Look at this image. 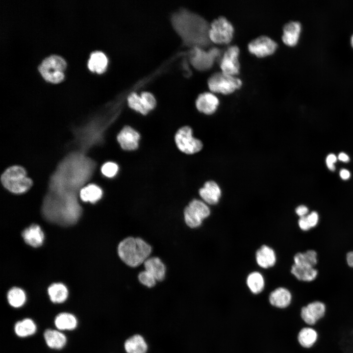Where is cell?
<instances>
[{
	"instance_id": "6da1fadb",
	"label": "cell",
	"mask_w": 353,
	"mask_h": 353,
	"mask_svg": "<svg viewBox=\"0 0 353 353\" xmlns=\"http://www.w3.org/2000/svg\"><path fill=\"white\" fill-rule=\"evenodd\" d=\"M171 21L185 45L202 48L210 44V25L201 16L182 8L173 14Z\"/></svg>"
},
{
	"instance_id": "7a4b0ae2",
	"label": "cell",
	"mask_w": 353,
	"mask_h": 353,
	"mask_svg": "<svg viewBox=\"0 0 353 353\" xmlns=\"http://www.w3.org/2000/svg\"><path fill=\"white\" fill-rule=\"evenodd\" d=\"M151 247L138 237H128L120 242L118 253L120 259L127 266L136 267L149 258Z\"/></svg>"
},
{
	"instance_id": "3957f363",
	"label": "cell",
	"mask_w": 353,
	"mask_h": 353,
	"mask_svg": "<svg viewBox=\"0 0 353 353\" xmlns=\"http://www.w3.org/2000/svg\"><path fill=\"white\" fill-rule=\"evenodd\" d=\"M0 180L5 188L15 194L27 191L33 184L32 180L26 176L25 169L19 166L8 168L1 176Z\"/></svg>"
},
{
	"instance_id": "277c9868",
	"label": "cell",
	"mask_w": 353,
	"mask_h": 353,
	"mask_svg": "<svg viewBox=\"0 0 353 353\" xmlns=\"http://www.w3.org/2000/svg\"><path fill=\"white\" fill-rule=\"evenodd\" d=\"M174 141L177 149L186 155L196 154L203 147L202 142L194 136L193 129L189 126H183L177 130Z\"/></svg>"
},
{
	"instance_id": "5b68a950",
	"label": "cell",
	"mask_w": 353,
	"mask_h": 353,
	"mask_svg": "<svg viewBox=\"0 0 353 353\" xmlns=\"http://www.w3.org/2000/svg\"><path fill=\"white\" fill-rule=\"evenodd\" d=\"M207 83L211 91L226 95L233 93L242 85L240 78L222 71L213 74L209 77Z\"/></svg>"
},
{
	"instance_id": "8992f818",
	"label": "cell",
	"mask_w": 353,
	"mask_h": 353,
	"mask_svg": "<svg viewBox=\"0 0 353 353\" xmlns=\"http://www.w3.org/2000/svg\"><path fill=\"white\" fill-rule=\"evenodd\" d=\"M66 66V63L63 58L51 55L43 60L39 66V70L46 80L57 83L63 79V71Z\"/></svg>"
},
{
	"instance_id": "52a82bcc",
	"label": "cell",
	"mask_w": 353,
	"mask_h": 353,
	"mask_svg": "<svg viewBox=\"0 0 353 353\" xmlns=\"http://www.w3.org/2000/svg\"><path fill=\"white\" fill-rule=\"evenodd\" d=\"M234 31L232 24L225 17H219L210 24L209 38L216 44H228L232 39Z\"/></svg>"
},
{
	"instance_id": "ba28073f",
	"label": "cell",
	"mask_w": 353,
	"mask_h": 353,
	"mask_svg": "<svg viewBox=\"0 0 353 353\" xmlns=\"http://www.w3.org/2000/svg\"><path fill=\"white\" fill-rule=\"evenodd\" d=\"M192 51L191 63L196 69L201 71L210 68L221 55V51L217 48H211L205 51L202 48L194 47Z\"/></svg>"
},
{
	"instance_id": "9c48e42d",
	"label": "cell",
	"mask_w": 353,
	"mask_h": 353,
	"mask_svg": "<svg viewBox=\"0 0 353 353\" xmlns=\"http://www.w3.org/2000/svg\"><path fill=\"white\" fill-rule=\"evenodd\" d=\"M141 138L140 132L128 125L125 126L116 135V140L120 148L126 151L137 150Z\"/></svg>"
},
{
	"instance_id": "30bf717a",
	"label": "cell",
	"mask_w": 353,
	"mask_h": 353,
	"mask_svg": "<svg viewBox=\"0 0 353 353\" xmlns=\"http://www.w3.org/2000/svg\"><path fill=\"white\" fill-rule=\"evenodd\" d=\"M239 52L238 47L235 45L230 46L227 49L220 61V67L222 72L234 76L239 73Z\"/></svg>"
},
{
	"instance_id": "8fae6325",
	"label": "cell",
	"mask_w": 353,
	"mask_h": 353,
	"mask_svg": "<svg viewBox=\"0 0 353 353\" xmlns=\"http://www.w3.org/2000/svg\"><path fill=\"white\" fill-rule=\"evenodd\" d=\"M326 312V306L320 301H314L302 307L300 316L307 327H313L322 319Z\"/></svg>"
},
{
	"instance_id": "7c38bea8",
	"label": "cell",
	"mask_w": 353,
	"mask_h": 353,
	"mask_svg": "<svg viewBox=\"0 0 353 353\" xmlns=\"http://www.w3.org/2000/svg\"><path fill=\"white\" fill-rule=\"evenodd\" d=\"M277 48V43L265 35L256 38L248 45L249 52L258 57H264L273 54Z\"/></svg>"
},
{
	"instance_id": "4fadbf2b",
	"label": "cell",
	"mask_w": 353,
	"mask_h": 353,
	"mask_svg": "<svg viewBox=\"0 0 353 353\" xmlns=\"http://www.w3.org/2000/svg\"><path fill=\"white\" fill-rule=\"evenodd\" d=\"M195 103L199 111L206 115H210L217 110L219 101L213 93L206 92L198 96Z\"/></svg>"
},
{
	"instance_id": "5bb4252c",
	"label": "cell",
	"mask_w": 353,
	"mask_h": 353,
	"mask_svg": "<svg viewBox=\"0 0 353 353\" xmlns=\"http://www.w3.org/2000/svg\"><path fill=\"white\" fill-rule=\"evenodd\" d=\"M199 194L206 204H217L221 196V190L219 185L214 181H207L200 188Z\"/></svg>"
},
{
	"instance_id": "9a60e30c",
	"label": "cell",
	"mask_w": 353,
	"mask_h": 353,
	"mask_svg": "<svg viewBox=\"0 0 353 353\" xmlns=\"http://www.w3.org/2000/svg\"><path fill=\"white\" fill-rule=\"evenodd\" d=\"M301 29V24L299 22L291 21L286 24L283 27V42L287 46H295L298 42Z\"/></svg>"
},
{
	"instance_id": "2e32d148",
	"label": "cell",
	"mask_w": 353,
	"mask_h": 353,
	"mask_svg": "<svg viewBox=\"0 0 353 353\" xmlns=\"http://www.w3.org/2000/svg\"><path fill=\"white\" fill-rule=\"evenodd\" d=\"M292 295L289 289L279 287L270 294L269 300L270 303L277 307L284 308L288 306L291 303Z\"/></svg>"
},
{
	"instance_id": "e0dca14e",
	"label": "cell",
	"mask_w": 353,
	"mask_h": 353,
	"mask_svg": "<svg viewBox=\"0 0 353 353\" xmlns=\"http://www.w3.org/2000/svg\"><path fill=\"white\" fill-rule=\"evenodd\" d=\"M290 272L297 279L303 282L312 281L318 275V271L314 267L304 264H293Z\"/></svg>"
},
{
	"instance_id": "ac0fdd59",
	"label": "cell",
	"mask_w": 353,
	"mask_h": 353,
	"mask_svg": "<svg viewBox=\"0 0 353 353\" xmlns=\"http://www.w3.org/2000/svg\"><path fill=\"white\" fill-rule=\"evenodd\" d=\"M255 259L259 266L267 269L275 265L277 258L274 250L267 245H263L256 251Z\"/></svg>"
},
{
	"instance_id": "d6986e66",
	"label": "cell",
	"mask_w": 353,
	"mask_h": 353,
	"mask_svg": "<svg viewBox=\"0 0 353 353\" xmlns=\"http://www.w3.org/2000/svg\"><path fill=\"white\" fill-rule=\"evenodd\" d=\"M145 270L151 274L156 281H162L165 278L166 268L157 257L148 258L144 263Z\"/></svg>"
},
{
	"instance_id": "ffe728a7",
	"label": "cell",
	"mask_w": 353,
	"mask_h": 353,
	"mask_svg": "<svg viewBox=\"0 0 353 353\" xmlns=\"http://www.w3.org/2000/svg\"><path fill=\"white\" fill-rule=\"evenodd\" d=\"M22 236L27 244L34 247L41 246L43 242V232L40 227L36 225L30 226L25 229Z\"/></svg>"
},
{
	"instance_id": "44dd1931",
	"label": "cell",
	"mask_w": 353,
	"mask_h": 353,
	"mask_svg": "<svg viewBox=\"0 0 353 353\" xmlns=\"http://www.w3.org/2000/svg\"><path fill=\"white\" fill-rule=\"evenodd\" d=\"M318 338L317 331L312 327H304L299 331L297 339L299 344L303 348L309 349L316 343Z\"/></svg>"
},
{
	"instance_id": "7402d4cb",
	"label": "cell",
	"mask_w": 353,
	"mask_h": 353,
	"mask_svg": "<svg viewBox=\"0 0 353 353\" xmlns=\"http://www.w3.org/2000/svg\"><path fill=\"white\" fill-rule=\"evenodd\" d=\"M44 336L47 345L52 349H61L66 343L65 335L58 330L46 329L44 333Z\"/></svg>"
},
{
	"instance_id": "603a6c76",
	"label": "cell",
	"mask_w": 353,
	"mask_h": 353,
	"mask_svg": "<svg viewBox=\"0 0 353 353\" xmlns=\"http://www.w3.org/2000/svg\"><path fill=\"white\" fill-rule=\"evenodd\" d=\"M124 347L127 353H146L148 350L145 340L139 334H135L127 339Z\"/></svg>"
},
{
	"instance_id": "cb8c5ba5",
	"label": "cell",
	"mask_w": 353,
	"mask_h": 353,
	"mask_svg": "<svg viewBox=\"0 0 353 353\" xmlns=\"http://www.w3.org/2000/svg\"><path fill=\"white\" fill-rule=\"evenodd\" d=\"M108 60L105 54L101 51H95L91 53L88 62L89 69L98 73H102L106 68Z\"/></svg>"
},
{
	"instance_id": "d4e9b609",
	"label": "cell",
	"mask_w": 353,
	"mask_h": 353,
	"mask_svg": "<svg viewBox=\"0 0 353 353\" xmlns=\"http://www.w3.org/2000/svg\"><path fill=\"white\" fill-rule=\"evenodd\" d=\"M102 194V190L99 186L90 184L81 189L80 197L84 202L95 203L101 198Z\"/></svg>"
},
{
	"instance_id": "484cf974",
	"label": "cell",
	"mask_w": 353,
	"mask_h": 353,
	"mask_svg": "<svg viewBox=\"0 0 353 353\" xmlns=\"http://www.w3.org/2000/svg\"><path fill=\"white\" fill-rule=\"evenodd\" d=\"M246 283L250 291L254 294L261 292L265 285L263 276L257 271L252 272L248 275Z\"/></svg>"
},
{
	"instance_id": "4316f807",
	"label": "cell",
	"mask_w": 353,
	"mask_h": 353,
	"mask_svg": "<svg viewBox=\"0 0 353 353\" xmlns=\"http://www.w3.org/2000/svg\"><path fill=\"white\" fill-rule=\"evenodd\" d=\"M54 324L60 330H72L76 328L77 320L74 315L69 313H61L55 317Z\"/></svg>"
},
{
	"instance_id": "83f0119b",
	"label": "cell",
	"mask_w": 353,
	"mask_h": 353,
	"mask_svg": "<svg viewBox=\"0 0 353 353\" xmlns=\"http://www.w3.org/2000/svg\"><path fill=\"white\" fill-rule=\"evenodd\" d=\"M48 294L53 303H61L67 299L68 292L64 284L57 283L52 284L49 287Z\"/></svg>"
},
{
	"instance_id": "f1b7e54d",
	"label": "cell",
	"mask_w": 353,
	"mask_h": 353,
	"mask_svg": "<svg viewBox=\"0 0 353 353\" xmlns=\"http://www.w3.org/2000/svg\"><path fill=\"white\" fill-rule=\"evenodd\" d=\"M36 329V325L30 319L26 318L18 321L15 325L16 334L19 337H26L34 334Z\"/></svg>"
},
{
	"instance_id": "f546056e",
	"label": "cell",
	"mask_w": 353,
	"mask_h": 353,
	"mask_svg": "<svg viewBox=\"0 0 353 353\" xmlns=\"http://www.w3.org/2000/svg\"><path fill=\"white\" fill-rule=\"evenodd\" d=\"M293 260L294 264L308 265L315 267L318 262L317 253L312 250L298 252L294 256Z\"/></svg>"
},
{
	"instance_id": "4dcf8cb0",
	"label": "cell",
	"mask_w": 353,
	"mask_h": 353,
	"mask_svg": "<svg viewBox=\"0 0 353 353\" xmlns=\"http://www.w3.org/2000/svg\"><path fill=\"white\" fill-rule=\"evenodd\" d=\"M127 101L130 108L143 116H146L149 114L150 112L146 108L140 95L136 93H130L127 97Z\"/></svg>"
},
{
	"instance_id": "1f68e13d",
	"label": "cell",
	"mask_w": 353,
	"mask_h": 353,
	"mask_svg": "<svg viewBox=\"0 0 353 353\" xmlns=\"http://www.w3.org/2000/svg\"><path fill=\"white\" fill-rule=\"evenodd\" d=\"M25 299L24 291L19 288H12L8 292V302L10 305L14 307L18 308L22 306L25 303Z\"/></svg>"
},
{
	"instance_id": "d6a6232c",
	"label": "cell",
	"mask_w": 353,
	"mask_h": 353,
	"mask_svg": "<svg viewBox=\"0 0 353 353\" xmlns=\"http://www.w3.org/2000/svg\"><path fill=\"white\" fill-rule=\"evenodd\" d=\"M188 206L202 220L207 218L210 214V210L203 201L193 199L189 202Z\"/></svg>"
},
{
	"instance_id": "836d02e7",
	"label": "cell",
	"mask_w": 353,
	"mask_h": 353,
	"mask_svg": "<svg viewBox=\"0 0 353 353\" xmlns=\"http://www.w3.org/2000/svg\"><path fill=\"white\" fill-rule=\"evenodd\" d=\"M183 213L185 222L190 227L196 228L202 225L203 220L187 205L185 207Z\"/></svg>"
},
{
	"instance_id": "e575fe53",
	"label": "cell",
	"mask_w": 353,
	"mask_h": 353,
	"mask_svg": "<svg viewBox=\"0 0 353 353\" xmlns=\"http://www.w3.org/2000/svg\"><path fill=\"white\" fill-rule=\"evenodd\" d=\"M119 165L113 161H107L102 165L101 171L102 174L108 178L115 177L119 172Z\"/></svg>"
},
{
	"instance_id": "d590c367",
	"label": "cell",
	"mask_w": 353,
	"mask_h": 353,
	"mask_svg": "<svg viewBox=\"0 0 353 353\" xmlns=\"http://www.w3.org/2000/svg\"><path fill=\"white\" fill-rule=\"evenodd\" d=\"M138 279L141 283L149 288L153 287L156 282L154 277L146 270L142 271L139 274Z\"/></svg>"
},
{
	"instance_id": "8d00e7d4",
	"label": "cell",
	"mask_w": 353,
	"mask_h": 353,
	"mask_svg": "<svg viewBox=\"0 0 353 353\" xmlns=\"http://www.w3.org/2000/svg\"><path fill=\"white\" fill-rule=\"evenodd\" d=\"M140 96L146 108L149 112L155 108L156 105V101L151 93L143 92L141 93Z\"/></svg>"
},
{
	"instance_id": "74e56055",
	"label": "cell",
	"mask_w": 353,
	"mask_h": 353,
	"mask_svg": "<svg viewBox=\"0 0 353 353\" xmlns=\"http://www.w3.org/2000/svg\"><path fill=\"white\" fill-rule=\"evenodd\" d=\"M305 217L311 229L316 227L318 225L319 222V215L317 211H310L306 216H305Z\"/></svg>"
},
{
	"instance_id": "f35d334b",
	"label": "cell",
	"mask_w": 353,
	"mask_h": 353,
	"mask_svg": "<svg viewBox=\"0 0 353 353\" xmlns=\"http://www.w3.org/2000/svg\"><path fill=\"white\" fill-rule=\"evenodd\" d=\"M310 212L309 208L303 204L298 205L295 208V212L299 218L306 216Z\"/></svg>"
},
{
	"instance_id": "ab89813d",
	"label": "cell",
	"mask_w": 353,
	"mask_h": 353,
	"mask_svg": "<svg viewBox=\"0 0 353 353\" xmlns=\"http://www.w3.org/2000/svg\"><path fill=\"white\" fill-rule=\"evenodd\" d=\"M337 160V158L336 156L333 153H330L327 156L326 163L329 170L331 171H335V167L334 163L336 162Z\"/></svg>"
},
{
	"instance_id": "60d3db41",
	"label": "cell",
	"mask_w": 353,
	"mask_h": 353,
	"mask_svg": "<svg viewBox=\"0 0 353 353\" xmlns=\"http://www.w3.org/2000/svg\"><path fill=\"white\" fill-rule=\"evenodd\" d=\"M298 224L299 228L303 231H307L310 230V228L305 216L300 217L298 221Z\"/></svg>"
},
{
	"instance_id": "b9f144b4",
	"label": "cell",
	"mask_w": 353,
	"mask_h": 353,
	"mask_svg": "<svg viewBox=\"0 0 353 353\" xmlns=\"http://www.w3.org/2000/svg\"><path fill=\"white\" fill-rule=\"evenodd\" d=\"M339 175L343 180H347L351 176V173L349 170L346 169H342L340 171Z\"/></svg>"
},
{
	"instance_id": "7bdbcfd3",
	"label": "cell",
	"mask_w": 353,
	"mask_h": 353,
	"mask_svg": "<svg viewBox=\"0 0 353 353\" xmlns=\"http://www.w3.org/2000/svg\"><path fill=\"white\" fill-rule=\"evenodd\" d=\"M346 260L348 265L353 268V251L348 252L346 254Z\"/></svg>"
},
{
	"instance_id": "ee69618b",
	"label": "cell",
	"mask_w": 353,
	"mask_h": 353,
	"mask_svg": "<svg viewBox=\"0 0 353 353\" xmlns=\"http://www.w3.org/2000/svg\"><path fill=\"white\" fill-rule=\"evenodd\" d=\"M338 159L343 162H348L350 160L349 156L344 152H340L338 155Z\"/></svg>"
},
{
	"instance_id": "f6af8a7d",
	"label": "cell",
	"mask_w": 353,
	"mask_h": 353,
	"mask_svg": "<svg viewBox=\"0 0 353 353\" xmlns=\"http://www.w3.org/2000/svg\"><path fill=\"white\" fill-rule=\"evenodd\" d=\"M351 44L352 47L353 48V35H352L351 39Z\"/></svg>"
}]
</instances>
